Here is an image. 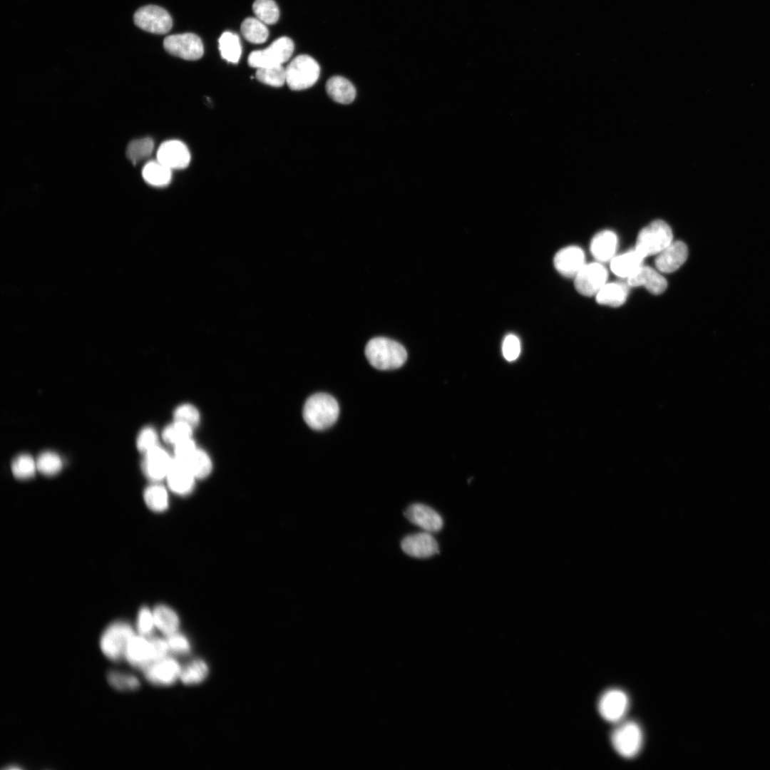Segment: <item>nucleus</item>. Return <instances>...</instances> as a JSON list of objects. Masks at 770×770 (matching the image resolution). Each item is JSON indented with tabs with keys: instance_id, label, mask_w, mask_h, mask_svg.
<instances>
[{
	"instance_id": "a211bd4d",
	"label": "nucleus",
	"mask_w": 770,
	"mask_h": 770,
	"mask_svg": "<svg viewBox=\"0 0 770 770\" xmlns=\"http://www.w3.org/2000/svg\"><path fill=\"white\" fill-rule=\"evenodd\" d=\"M553 262L555 269L562 275L575 278L585 265V255L579 247L568 246L555 254Z\"/></svg>"
},
{
	"instance_id": "2eb2a0df",
	"label": "nucleus",
	"mask_w": 770,
	"mask_h": 770,
	"mask_svg": "<svg viewBox=\"0 0 770 770\" xmlns=\"http://www.w3.org/2000/svg\"><path fill=\"white\" fill-rule=\"evenodd\" d=\"M196 479L183 461L173 458L165 478L170 491L179 496H187L193 491Z\"/></svg>"
},
{
	"instance_id": "473e14b6",
	"label": "nucleus",
	"mask_w": 770,
	"mask_h": 770,
	"mask_svg": "<svg viewBox=\"0 0 770 770\" xmlns=\"http://www.w3.org/2000/svg\"><path fill=\"white\" fill-rule=\"evenodd\" d=\"M154 142L150 138H143L132 140L126 149L128 158L134 164L146 159L153 153Z\"/></svg>"
},
{
	"instance_id": "72a5a7b5",
	"label": "nucleus",
	"mask_w": 770,
	"mask_h": 770,
	"mask_svg": "<svg viewBox=\"0 0 770 770\" xmlns=\"http://www.w3.org/2000/svg\"><path fill=\"white\" fill-rule=\"evenodd\" d=\"M252 10L256 17L265 24H274L279 17V10L274 0H255Z\"/></svg>"
},
{
	"instance_id": "37998d69",
	"label": "nucleus",
	"mask_w": 770,
	"mask_h": 770,
	"mask_svg": "<svg viewBox=\"0 0 770 770\" xmlns=\"http://www.w3.org/2000/svg\"><path fill=\"white\" fill-rule=\"evenodd\" d=\"M169 650L179 654H185L190 651L188 639L178 632L167 636Z\"/></svg>"
},
{
	"instance_id": "0eeeda50",
	"label": "nucleus",
	"mask_w": 770,
	"mask_h": 770,
	"mask_svg": "<svg viewBox=\"0 0 770 770\" xmlns=\"http://www.w3.org/2000/svg\"><path fill=\"white\" fill-rule=\"evenodd\" d=\"M611 742L615 751L622 757H635L640 752L643 742L640 725L634 721L620 723L611 734Z\"/></svg>"
},
{
	"instance_id": "9d476101",
	"label": "nucleus",
	"mask_w": 770,
	"mask_h": 770,
	"mask_svg": "<svg viewBox=\"0 0 770 770\" xmlns=\"http://www.w3.org/2000/svg\"><path fill=\"white\" fill-rule=\"evenodd\" d=\"M607 279V271L602 265L590 263L585 265L575 277L574 284L580 294L591 297L597 294Z\"/></svg>"
},
{
	"instance_id": "1a4fd4ad",
	"label": "nucleus",
	"mask_w": 770,
	"mask_h": 770,
	"mask_svg": "<svg viewBox=\"0 0 770 770\" xmlns=\"http://www.w3.org/2000/svg\"><path fill=\"white\" fill-rule=\"evenodd\" d=\"M163 46L170 54L190 61L200 58L204 52L201 39L192 33L168 36Z\"/></svg>"
},
{
	"instance_id": "f8f14e48",
	"label": "nucleus",
	"mask_w": 770,
	"mask_h": 770,
	"mask_svg": "<svg viewBox=\"0 0 770 770\" xmlns=\"http://www.w3.org/2000/svg\"><path fill=\"white\" fill-rule=\"evenodd\" d=\"M182 667L173 658L165 657L153 662L143 670L145 678L152 684L167 686L180 679Z\"/></svg>"
},
{
	"instance_id": "20e7f679",
	"label": "nucleus",
	"mask_w": 770,
	"mask_h": 770,
	"mask_svg": "<svg viewBox=\"0 0 770 770\" xmlns=\"http://www.w3.org/2000/svg\"><path fill=\"white\" fill-rule=\"evenodd\" d=\"M286 69V83L294 91L312 86L320 75V67L312 56L302 54L294 58Z\"/></svg>"
},
{
	"instance_id": "6ab92c4d",
	"label": "nucleus",
	"mask_w": 770,
	"mask_h": 770,
	"mask_svg": "<svg viewBox=\"0 0 770 770\" xmlns=\"http://www.w3.org/2000/svg\"><path fill=\"white\" fill-rule=\"evenodd\" d=\"M655 266L664 273H671L678 270L686 261L688 255L687 245L682 241L672 242L657 255Z\"/></svg>"
},
{
	"instance_id": "b1692460",
	"label": "nucleus",
	"mask_w": 770,
	"mask_h": 770,
	"mask_svg": "<svg viewBox=\"0 0 770 770\" xmlns=\"http://www.w3.org/2000/svg\"><path fill=\"white\" fill-rule=\"evenodd\" d=\"M644 258L635 248L613 257L610 262V268L617 276L628 278L642 265Z\"/></svg>"
},
{
	"instance_id": "2f4dec72",
	"label": "nucleus",
	"mask_w": 770,
	"mask_h": 770,
	"mask_svg": "<svg viewBox=\"0 0 770 770\" xmlns=\"http://www.w3.org/2000/svg\"><path fill=\"white\" fill-rule=\"evenodd\" d=\"M241 33L244 38L252 43H262L269 36V31L262 21L257 18L249 17L241 24Z\"/></svg>"
},
{
	"instance_id": "4468645a",
	"label": "nucleus",
	"mask_w": 770,
	"mask_h": 770,
	"mask_svg": "<svg viewBox=\"0 0 770 770\" xmlns=\"http://www.w3.org/2000/svg\"><path fill=\"white\" fill-rule=\"evenodd\" d=\"M157 160L171 170L183 169L190 161V153L188 147L178 140H169L163 142L156 153Z\"/></svg>"
},
{
	"instance_id": "393cba45",
	"label": "nucleus",
	"mask_w": 770,
	"mask_h": 770,
	"mask_svg": "<svg viewBox=\"0 0 770 770\" xmlns=\"http://www.w3.org/2000/svg\"><path fill=\"white\" fill-rule=\"evenodd\" d=\"M627 295V284L617 282L605 284L595 296L598 304L617 307L625 302Z\"/></svg>"
},
{
	"instance_id": "a19ab883",
	"label": "nucleus",
	"mask_w": 770,
	"mask_h": 770,
	"mask_svg": "<svg viewBox=\"0 0 770 770\" xmlns=\"http://www.w3.org/2000/svg\"><path fill=\"white\" fill-rule=\"evenodd\" d=\"M136 628L138 634L148 637L155 628L153 610L147 607H141L138 613Z\"/></svg>"
},
{
	"instance_id": "79ce46f5",
	"label": "nucleus",
	"mask_w": 770,
	"mask_h": 770,
	"mask_svg": "<svg viewBox=\"0 0 770 770\" xmlns=\"http://www.w3.org/2000/svg\"><path fill=\"white\" fill-rule=\"evenodd\" d=\"M138 449L146 453L158 446V436L157 432L152 427L143 428L138 435L136 442Z\"/></svg>"
},
{
	"instance_id": "423d86ee",
	"label": "nucleus",
	"mask_w": 770,
	"mask_h": 770,
	"mask_svg": "<svg viewBox=\"0 0 770 770\" xmlns=\"http://www.w3.org/2000/svg\"><path fill=\"white\" fill-rule=\"evenodd\" d=\"M294 48L292 40L289 37L282 36L267 48L251 52L247 62L250 66L255 68L281 66L290 58Z\"/></svg>"
},
{
	"instance_id": "6e6552de",
	"label": "nucleus",
	"mask_w": 770,
	"mask_h": 770,
	"mask_svg": "<svg viewBox=\"0 0 770 770\" xmlns=\"http://www.w3.org/2000/svg\"><path fill=\"white\" fill-rule=\"evenodd\" d=\"M133 21L140 29L156 34H167L173 26V20L169 13L156 5H146L139 8L133 15Z\"/></svg>"
},
{
	"instance_id": "f257e3e1",
	"label": "nucleus",
	"mask_w": 770,
	"mask_h": 770,
	"mask_svg": "<svg viewBox=\"0 0 770 770\" xmlns=\"http://www.w3.org/2000/svg\"><path fill=\"white\" fill-rule=\"evenodd\" d=\"M365 355L370 364L380 370L398 369L407 359V352L401 344L385 337L371 339L366 346Z\"/></svg>"
},
{
	"instance_id": "a18cd8bd",
	"label": "nucleus",
	"mask_w": 770,
	"mask_h": 770,
	"mask_svg": "<svg viewBox=\"0 0 770 770\" xmlns=\"http://www.w3.org/2000/svg\"><path fill=\"white\" fill-rule=\"evenodd\" d=\"M197 448L192 438L184 440L174 446V458L185 461L190 456Z\"/></svg>"
},
{
	"instance_id": "c03bdc74",
	"label": "nucleus",
	"mask_w": 770,
	"mask_h": 770,
	"mask_svg": "<svg viewBox=\"0 0 770 770\" xmlns=\"http://www.w3.org/2000/svg\"><path fill=\"white\" fill-rule=\"evenodd\" d=\"M520 342L519 339L514 334H508L503 342L502 352L505 359L508 361L515 360L520 353Z\"/></svg>"
},
{
	"instance_id": "4c0bfd02",
	"label": "nucleus",
	"mask_w": 770,
	"mask_h": 770,
	"mask_svg": "<svg viewBox=\"0 0 770 770\" xmlns=\"http://www.w3.org/2000/svg\"><path fill=\"white\" fill-rule=\"evenodd\" d=\"M37 470L36 461L29 455L16 456L11 463L13 475L18 479H28L34 476Z\"/></svg>"
},
{
	"instance_id": "dca6fc26",
	"label": "nucleus",
	"mask_w": 770,
	"mask_h": 770,
	"mask_svg": "<svg viewBox=\"0 0 770 770\" xmlns=\"http://www.w3.org/2000/svg\"><path fill=\"white\" fill-rule=\"evenodd\" d=\"M401 547L406 554L418 558H429L438 553L437 541L426 531L406 536Z\"/></svg>"
},
{
	"instance_id": "412c9836",
	"label": "nucleus",
	"mask_w": 770,
	"mask_h": 770,
	"mask_svg": "<svg viewBox=\"0 0 770 770\" xmlns=\"http://www.w3.org/2000/svg\"><path fill=\"white\" fill-rule=\"evenodd\" d=\"M632 287L644 286L653 294H662L667 287L665 278L650 267L640 266L627 278Z\"/></svg>"
},
{
	"instance_id": "58836bf2",
	"label": "nucleus",
	"mask_w": 770,
	"mask_h": 770,
	"mask_svg": "<svg viewBox=\"0 0 770 770\" xmlns=\"http://www.w3.org/2000/svg\"><path fill=\"white\" fill-rule=\"evenodd\" d=\"M36 461L37 470L46 476L55 475L62 468V461L54 452H43L39 455Z\"/></svg>"
},
{
	"instance_id": "bb28decb",
	"label": "nucleus",
	"mask_w": 770,
	"mask_h": 770,
	"mask_svg": "<svg viewBox=\"0 0 770 770\" xmlns=\"http://www.w3.org/2000/svg\"><path fill=\"white\" fill-rule=\"evenodd\" d=\"M142 176L149 185L162 188L168 185L172 178V170L156 160L145 163L142 170Z\"/></svg>"
},
{
	"instance_id": "e433bc0d",
	"label": "nucleus",
	"mask_w": 770,
	"mask_h": 770,
	"mask_svg": "<svg viewBox=\"0 0 770 770\" xmlns=\"http://www.w3.org/2000/svg\"><path fill=\"white\" fill-rule=\"evenodd\" d=\"M192 428L186 423L174 421L164 428L162 437L166 443L175 446L184 440L192 438Z\"/></svg>"
},
{
	"instance_id": "49530a36",
	"label": "nucleus",
	"mask_w": 770,
	"mask_h": 770,
	"mask_svg": "<svg viewBox=\"0 0 770 770\" xmlns=\"http://www.w3.org/2000/svg\"><path fill=\"white\" fill-rule=\"evenodd\" d=\"M150 640L152 645L153 662L167 657L170 650L166 639L154 637L150 638Z\"/></svg>"
},
{
	"instance_id": "f3484780",
	"label": "nucleus",
	"mask_w": 770,
	"mask_h": 770,
	"mask_svg": "<svg viewBox=\"0 0 770 770\" xmlns=\"http://www.w3.org/2000/svg\"><path fill=\"white\" fill-rule=\"evenodd\" d=\"M405 517L413 524L426 532L439 531L443 527V519L433 508L422 503H414L404 512Z\"/></svg>"
},
{
	"instance_id": "5701e85b",
	"label": "nucleus",
	"mask_w": 770,
	"mask_h": 770,
	"mask_svg": "<svg viewBox=\"0 0 770 770\" xmlns=\"http://www.w3.org/2000/svg\"><path fill=\"white\" fill-rule=\"evenodd\" d=\"M326 91L333 101L342 104H349L356 97V89L354 85L348 79L340 76H334L328 79Z\"/></svg>"
},
{
	"instance_id": "c9c22d12",
	"label": "nucleus",
	"mask_w": 770,
	"mask_h": 770,
	"mask_svg": "<svg viewBox=\"0 0 770 770\" xmlns=\"http://www.w3.org/2000/svg\"><path fill=\"white\" fill-rule=\"evenodd\" d=\"M256 78L265 84L280 87L286 83V69L282 65L259 68L256 71Z\"/></svg>"
},
{
	"instance_id": "9b49d317",
	"label": "nucleus",
	"mask_w": 770,
	"mask_h": 770,
	"mask_svg": "<svg viewBox=\"0 0 770 770\" xmlns=\"http://www.w3.org/2000/svg\"><path fill=\"white\" fill-rule=\"evenodd\" d=\"M628 707L629 699L626 693L619 689H610L602 694L597 707L604 719L619 722L625 715Z\"/></svg>"
},
{
	"instance_id": "cd10ccee",
	"label": "nucleus",
	"mask_w": 770,
	"mask_h": 770,
	"mask_svg": "<svg viewBox=\"0 0 770 770\" xmlns=\"http://www.w3.org/2000/svg\"><path fill=\"white\" fill-rule=\"evenodd\" d=\"M143 500L147 507L153 512H163L169 506L168 492L158 482H153L144 490Z\"/></svg>"
},
{
	"instance_id": "c756f323",
	"label": "nucleus",
	"mask_w": 770,
	"mask_h": 770,
	"mask_svg": "<svg viewBox=\"0 0 770 770\" xmlns=\"http://www.w3.org/2000/svg\"><path fill=\"white\" fill-rule=\"evenodd\" d=\"M182 461L186 464L197 479L207 477L212 471V464L210 456L200 448H197L190 456Z\"/></svg>"
},
{
	"instance_id": "c85d7f7f",
	"label": "nucleus",
	"mask_w": 770,
	"mask_h": 770,
	"mask_svg": "<svg viewBox=\"0 0 770 770\" xmlns=\"http://www.w3.org/2000/svg\"><path fill=\"white\" fill-rule=\"evenodd\" d=\"M219 50L222 58L236 63L240 58L242 46L239 36L230 31H225L218 39Z\"/></svg>"
},
{
	"instance_id": "4be33fe9",
	"label": "nucleus",
	"mask_w": 770,
	"mask_h": 770,
	"mask_svg": "<svg viewBox=\"0 0 770 770\" xmlns=\"http://www.w3.org/2000/svg\"><path fill=\"white\" fill-rule=\"evenodd\" d=\"M617 245V235L610 230H604L592 238L590 252L597 261L605 262L612 258Z\"/></svg>"
},
{
	"instance_id": "ddd939ff",
	"label": "nucleus",
	"mask_w": 770,
	"mask_h": 770,
	"mask_svg": "<svg viewBox=\"0 0 770 770\" xmlns=\"http://www.w3.org/2000/svg\"><path fill=\"white\" fill-rule=\"evenodd\" d=\"M142 468L146 477L153 482L165 479L173 458L159 446L145 453Z\"/></svg>"
},
{
	"instance_id": "39448f33",
	"label": "nucleus",
	"mask_w": 770,
	"mask_h": 770,
	"mask_svg": "<svg viewBox=\"0 0 770 770\" xmlns=\"http://www.w3.org/2000/svg\"><path fill=\"white\" fill-rule=\"evenodd\" d=\"M672 242L670 227L664 221L657 220L639 232L635 250L645 257L659 254Z\"/></svg>"
},
{
	"instance_id": "ea45409f",
	"label": "nucleus",
	"mask_w": 770,
	"mask_h": 770,
	"mask_svg": "<svg viewBox=\"0 0 770 770\" xmlns=\"http://www.w3.org/2000/svg\"><path fill=\"white\" fill-rule=\"evenodd\" d=\"M174 421L186 423L194 428L200 421V413L192 405L184 404L178 406L174 411Z\"/></svg>"
},
{
	"instance_id": "aec40b11",
	"label": "nucleus",
	"mask_w": 770,
	"mask_h": 770,
	"mask_svg": "<svg viewBox=\"0 0 770 770\" xmlns=\"http://www.w3.org/2000/svg\"><path fill=\"white\" fill-rule=\"evenodd\" d=\"M125 659L130 665L142 669L152 663L153 651L150 638L135 634L128 642Z\"/></svg>"
},
{
	"instance_id": "f03ea898",
	"label": "nucleus",
	"mask_w": 770,
	"mask_h": 770,
	"mask_svg": "<svg viewBox=\"0 0 770 770\" xmlns=\"http://www.w3.org/2000/svg\"><path fill=\"white\" fill-rule=\"evenodd\" d=\"M339 407L337 400L325 393L312 395L303 408V418L312 429L324 430L332 426L337 420Z\"/></svg>"
},
{
	"instance_id": "f704fd0d",
	"label": "nucleus",
	"mask_w": 770,
	"mask_h": 770,
	"mask_svg": "<svg viewBox=\"0 0 770 770\" xmlns=\"http://www.w3.org/2000/svg\"><path fill=\"white\" fill-rule=\"evenodd\" d=\"M108 684L118 691H133L140 687V681L133 674L118 670H111L107 674Z\"/></svg>"
},
{
	"instance_id": "7c9ffc66",
	"label": "nucleus",
	"mask_w": 770,
	"mask_h": 770,
	"mask_svg": "<svg viewBox=\"0 0 770 770\" xmlns=\"http://www.w3.org/2000/svg\"><path fill=\"white\" fill-rule=\"evenodd\" d=\"M209 674V667L202 659H195L182 667L180 679L187 685H194L202 682Z\"/></svg>"
},
{
	"instance_id": "7ed1b4c3",
	"label": "nucleus",
	"mask_w": 770,
	"mask_h": 770,
	"mask_svg": "<svg viewBox=\"0 0 770 770\" xmlns=\"http://www.w3.org/2000/svg\"><path fill=\"white\" fill-rule=\"evenodd\" d=\"M135 635L132 626L125 621L111 623L100 638V648L105 657L112 662L125 659L128 642Z\"/></svg>"
},
{
	"instance_id": "a878e982",
	"label": "nucleus",
	"mask_w": 770,
	"mask_h": 770,
	"mask_svg": "<svg viewBox=\"0 0 770 770\" xmlns=\"http://www.w3.org/2000/svg\"><path fill=\"white\" fill-rule=\"evenodd\" d=\"M155 628L166 637L178 631L180 619L176 612L165 605H158L153 610Z\"/></svg>"
}]
</instances>
